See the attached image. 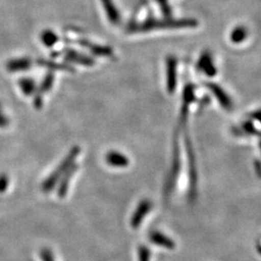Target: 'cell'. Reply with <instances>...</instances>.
Wrapping results in <instances>:
<instances>
[{"mask_svg":"<svg viewBox=\"0 0 261 261\" xmlns=\"http://www.w3.org/2000/svg\"><path fill=\"white\" fill-rule=\"evenodd\" d=\"M196 22L193 19H179V20H154L149 19L140 23H130L127 28L129 33H142L154 29L164 28H186L196 27Z\"/></svg>","mask_w":261,"mask_h":261,"instance_id":"6da1fadb","label":"cell"},{"mask_svg":"<svg viewBox=\"0 0 261 261\" xmlns=\"http://www.w3.org/2000/svg\"><path fill=\"white\" fill-rule=\"evenodd\" d=\"M80 153H81V148L77 145L73 146L70 149L68 154L66 155L65 158L63 159L62 162L59 164V166L42 183L41 190L44 193H49L56 188V185L58 184V181L60 180V178L63 176V174L68 170V168L75 164V159L77 158Z\"/></svg>","mask_w":261,"mask_h":261,"instance_id":"7a4b0ae2","label":"cell"},{"mask_svg":"<svg viewBox=\"0 0 261 261\" xmlns=\"http://www.w3.org/2000/svg\"><path fill=\"white\" fill-rule=\"evenodd\" d=\"M79 168V166L76 164L72 165L70 168H68V170L63 174V176L60 178V180L58 181V187H57V196L59 198H64L68 194L69 191V186H70V182L72 180V178L74 177V175L76 172Z\"/></svg>","mask_w":261,"mask_h":261,"instance_id":"3957f363","label":"cell"},{"mask_svg":"<svg viewBox=\"0 0 261 261\" xmlns=\"http://www.w3.org/2000/svg\"><path fill=\"white\" fill-rule=\"evenodd\" d=\"M31 66L32 60L29 57H19L9 60L6 64V68L10 73H19L28 71Z\"/></svg>","mask_w":261,"mask_h":261,"instance_id":"277c9868","label":"cell"},{"mask_svg":"<svg viewBox=\"0 0 261 261\" xmlns=\"http://www.w3.org/2000/svg\"><path fill=\"white\" fill-rule=\"evenodd\" d=\"M103 4V10L106 11L107 17L109 20L112 22V24H118L121 21V16L119 14V11L116 8L115 4L112 0H101Z\"/></svg>","mask_w":261,"mask_h":261,"instance_id":"5b68a950","label":"cell"},{"mask_svg":"<svg viewBox=\"0 0 261 261\" xmlns=\"http://www.w3.org/2000/svg\"><path fill=\"white\" fill-rule=\"evenodd\" d=\"M65 58L66 60L80 65L92 66L94 64V60L91 57L81 55L80 53L73 49H66Z\"/></svg>","mask_w":261,"mask_h":261,"instance_id":"8992f818","label":"cell"},{"mask_svg":"<svg viewBox=\"0 0 261 261\" xmlns=\"http://www.w3.org/2000/svg\"><path fill=\"white\" fill-rule=\"evenodd\" d=\"M107 163L114 168H124L129 165V159L117 151H111L106 156Z\"/></svg>","mask_w":261,"mask_h":261,"instance_id":"52a82bcc","label":"cell"},{"mask_svg":"<svg viewBox=\"0 0 261 261\" xmlns=\"http://www.w3.org/2000/svg\"><path fill=\"white\" fill-rule=\"evenodd\" d=\"M81 45L87 47L93 55L98 56H112L113 55V49L109 47H103L99 45H94L87 41H81Z\"/></svg>","mask_w":261,"mask_h":261,"instance_id":"ba28073f","label":"cell"},{"mask_svg":"<svg viewBox=\"0 0 261 261\" xmlns=\"http://www.w3.org/2000/svg\"><path fill=\"white\" fill-rule=\"evenodd\" d=\"M176 59L173 57H168L167 61V69H168V84L169 89L175 87L176 81Z\"/></svg>","mask_w":261,"mask_h":261,"instance_id":"9c48e42d","label":"cell"},{"mask_svg":"<svg viewBox=\"0 0 261 261\" xmlns=\"http://www.w3.org/2000/svg\"><path fill=\"white\" fill-rule=\"evenodd\" d=\"M149 208V205L146 201H143L140 203V206L138 207L137 211L135 212V214L133 215V218H132V226L137 228L140 226V223L142 221V219L144 218V216L146 214L147 210Z\"/></svg>","mask_w":261,"mask_h":261,"instance_id":"30bf717a","label":"cell"},{"mask_svg":"<svg viewBox=\"0 0 261 261\" xmlns=\"http://www.w3.org/2000/svg\"><path fill=\"white\" fill-rule=\"evenodd\" d=\"M19 85L21 89V91L25 96H32L34 95L35 92L37 91V87H36V84L33 80L28 79V77H24L21 79L19 81Z\"/></svg>","mask_w":261,"mask_h":261,"instance_id":"8fae6325","label":"cell"},{"mask_svg":"<svg viewBox=\"0 0 261 261\" xmlns=\"http://www.w3.org/2000/svg\"><path fill=\"white\" fill-rule=\"evenodd\" d=\"M198 67L209 75L215 74L216 69H215L214 64H212V58L207 54L200 57V59L198 61Z\"/></svg>","mask_w":261,"mask_h":261,"instance_id":"7c38bea8","label":"cell"},{"mask_svg":"<svg viewBox=\"0 0 261 261\" xmlns=\"http://www.w3.org/2000/svg\"><path fill=\"white\" fill-rule=\"evenodd\" d=\"M38 63L41 66H44L49 70H54V71H65V72H72L73 69L70 66L66 65L63 63H56L53 61H48V60H39Z\"/></svg>","mask_w":261,"mask_h":261,"instance_id":"4fadbf2b","label":"cell"},{"mask_svg":"<svg viewBox=\"0 0 261 261\" xmlns=\"http://www.w3.org/2000/svg\"><path fill=\"white\" fill-rule=\"evenodd\" d=\"M54 83H55V75L53 73H48L42 81V83L37 89V92L43 94V95L47 93V91H49L53 88Z\"/></svg>","mask_w":261,"mask_h":261,"instance_id":"5bb4252c","label":"cell"},{"mask_svg":"<svg viewBox=\"0 0 261 261\" xmlns=\"http://www.w3.org/2000/svg\"><path fill=\"white\" fill-rule=\"evenodd\" d=\"M41 41L46 47H50L56 45L57 41H58V37L54 31L45 30L41 34Z\"/></svg>","mask_w":261,"mask_h":261,"instance_id":"9a60e30c","label":"cell"},{"mask_svg":"<svg viewBox=\"0 0 261 261\" xmlns=\"http://www.w3.org/2000/svg\"><path fill=\"white\" fill-rule=\"evenodd\" d=\"M247 35H248V32H247L246 28L239 27V28H235L232 31V33L230 35V39L235 44H240L247 38Z\"/></svg>","mask_w":261,"mask_h":261,"instance_id":"2e32d148","label":"cell"},{"mask_svg":"<svg viewBox=\"0 0 261 261\" xmlns=\"http://www.w3.org/2000/svg\"><path fill=\"white\" fill-rule=\"evenodd\" d=\"M8 186H9V178L6 174H1L0 175V194L6 192Z\"/></svg>","mask_w":261,"mask_h":261,"instance_id":"e0dca14e","label":"cell"},{"mask_svg":"<svg viewBox=\"0 0 261 261\" xmlns=\"http://www.w3.org/2000/svg\"><path fill=\"white\" fill-rule=\"evenodd\" d=\"M40 256H41L42 261H55L54 254H53L51 251H49L48 249L42 250L41 253H40Z\"/></svg>","mask_w":261,"mask_h":261,"instance_id":"ac0fdd59","label":"cell"},{"mask_svg":"<svg viewBox=\"0 0 261 261\" xmlns=\"http://www.w3.org/2000/svg\"><path fill=\"white\" fill-rule=\"evenodd\" d=\"M43 94L39 93V92H35L34 94V107H35V109H37V110H41L42 109V107H43V105H44V102H43Z\"/></svg>","mask_w":261,"mask_h":261,"instance_id":"d6986e66","label":"cell"},{"mask_svg":"<svg viewBox=\"0 0 261 261\" xmlns=\"http://www.w3.org/2000/svg\"><path fill=\"white\" fill-rule=\"evenodd\" d=\"M9 119L3 113L0 112V128H6L9 126Z\"/></svg>","mask_w":261,"mask_h":261,"instance_id":"ffe728a7","label":"cell"},{"mask_svg":"<svg viewBox=\"0 0 261 261\" xmlns=\"http://www.w3.org/2000/svg\"><path fill=\"white\" fill-rule=\"evenodd\" d=\"M157 1H159V0H157ZM160 4H161L162 9L164 10V11H166V12H168V2H167V0H160Z\"/></svg>","mask_w":261,"mask_h":261,"instance_id":"44dd1931","label":"cell"},{"mask_svg":"<svg viewBox=\"0 0 261 261\" xmlns=\"http://www.w3.org/2000/svg\"><path fill=\"white\" fill-rule=\"evenodd\" d=\"M0 108H1V107H0Z\"/></svg>","mask_w":261,"mask_h":261,"instance_id":"7402d4cb","label":"cell"}]
</instances>
